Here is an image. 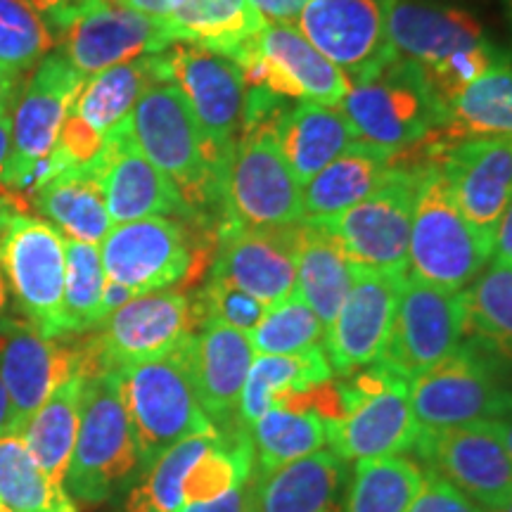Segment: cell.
Instances as JSON below:
<instances>
[{"label": "cell", "mask_w": 512, "mask_h": 512, "mask_svg": "<svg viewBox=\"0 0 512 512\" xmlns=\"http://www.w3.org/2000/svg\"><path fill=\"white\" fill-rule=\"evenodd\" d=\"M131 128L143 155L181 192L192 226L219 233L233 152L211 143L171 81L152 83L140 95L131 112Z\"/></svg>", "instance_id": "cell-1"}, {"label": "cell", "mask_w": 512, "mask_h": 512, "mask_svg": "<svg viewBox=\"0 0 512 512\" xmlns=\"http://www.w3.org/2000/svg\"><path fill=\"white\" fill-rule=\"evenodd\" d=\"M422 169H425V155L401 159L399 152L387 176L366 200L335 216L309 221L323 230L354 266L406 275Z\"/></svg>", "instance_id": "cell-2"}, {"label": "cell", "mask_w": 512, "mask_h": 512, "mask_svg": "<svg viewBox=\"0 0 512 512\" xmlns=\"http://www.w3.org/2000/svg\"><path fill=\"white\" fill-rule=\"evenodd\" d=\"M140 472L138 441L121 401L117 373L88 377L64 489L83 505H100L136 482Z\"/></svg>", "instance_id": "cell-3"}, {"label": "cell", "mask_w": 512, "mask_h": 512, "mask_svg": "<svg viewBox=\"0 0 512 512\" xmlns=\"http://www.w3.org/2000/svg\"><path fill=\"white\" fill-rule=\"evenodd\" d=\"M64 245L53 223L24 214L12 200H0V271L12 306L24 323L46 337L64 335Z\"/></svg>", "instance_id": "cell-4"}, {"label": "cell", "mask_w": 512, "mask_h": 512, "mask_svg": "<svg viewBox=\"0 0 512 512\" xmlns=\"http://www.w3.org/2000/svg\"><path fill=\"white\" fill-rule=\"evenodd\" d=\"M494 259V245L460 211L437 159L425 155L415 197L408 273L448 292H463Z\"/></svg>", "instance_id": "cell-5"}, {"label": "cell", "mask_w": 512, "mask_h": 512, "mask_svg": "<svg viewBox=\"0 0 512 512\" xmlns=\"http://www.w3.org/2000/svg\"><path fill=\"white\" fill-rule=\"evenodd\" d=\"M117 382L143 470L185 437L219 434L195 394L183 342L166 356L117 370Z\"/></svg>", "instance_id": "cell-6"}, {"label": "cell", "mask_w": 512, "mask_h": 512, "mask_svg": "<svg viewBox=\"0 0 512 512\" xmlns=\"http://www.w3.org/2000/svg\"><path fill=\"white\" fill-rule=\"evenodd\" d=\"M275 117L242 128L228 162L221 228L294 226L306 219L302 183L275 138Z\"/></svg>", "instance_id": "cell-7"}, {"label": "cell", "mask_w": 512, "mask_h": 512, "mask_svg": "<svg viewBox=\"0 0 512 512\" xmlns=\"http://www.w3.org/2000/svg\"><path fill=\"white\" fill-rule=\"evenodd\" d=\"M347 415L328 422V444L347 463L413 451L420 425L411 406V382L387 363L337 377Z\"/></svg>", "instance_id": "cell-8"}, {"label": "cell", "mask_w": 512, "mask_h": 512, "mask_svg": "<svg viewBox=\"0 0 512 512\" xmlns=\"http://www.w3.org/2000/svg\"><path fill=\"white\" fill-rule=\"evenodd\" d=\"M339 110L356 136L394 152L413 150L444 126L446 110L420 64L396 57L370 79L354 83Z\"/></svg>", "instance_id": "cell-9"}, {"label": "cell", "mask_w": 512, "mask_h": 512, "mask_svg": "<svg viewBox=\"0 0 512 512\" xmlns=\"http://www.w3.org/2000/svg\"><path fill=\"white\" fill-rule=\"evenodd\" d=\"M195 332L190 297L162 290L133 297L107 316L91 335L79 339L81 373L86 377L117 373L174 351Z\"/></svg>", "instance_id": "cell-10"}, {"label": "cell", "mask_w": 512, "mask_h": 512, "mask_svg": "<svg viewBox=\"0 0 512 512\" xmlns=\"http://www.w3.org/2000/svg\"><path fill=\"white\" fill-rule=\"evenodd\" d=\"M86 76L62 53H50L31 74L12 110L10 155L3 188L34 190L48 176L62 126L74 110Z\"/></svg>", "instance_id": "cell-11"}, {"label": "cell", "mask_w": 512, "mask_h": 512, "mask_svg": "<svg viewBox=\"0 0 512 512\" xmlns=\"http://www.w3.org/2000/svg\"><path fill=\"white\" fill-rule=\"evenodd\" d=\"M494 358L503 356L482 339L465 335L451 356L411 380V406L420 430L494 418L510 394L496 380Z\"/></svg>", "instance_id": "cell-12"}, {"label": "cell", "mask_w": 512, "mask_h": 512, "mask_svg": "<svg viewBox=\"0 0 512 512\" xmlns=\"http://www.w3.org/2000/svg\"><path fill=\"white\" fill-rule=\"evenodd\" d=\"M233 60L240 64L247 88H261L283 100L337 107L351 88L347 76L325 60L294 24H264Z\"/></svg>", "instance_id": "cell-13"}, {"label": "cell", "mask_w": 512, "mask_h": 512, "mask_svg": "<svg viewBox=\"0 0 512 512\" xmlns=\"http://www.w3.org/2000/svg\"><path fill=\"white\" fill-rule=\"evenodd\" d=\"M467 332L463 292H448L418 275H403L396 316L380 361L408 382L437 366L463 344Z\"/></svg>", "instance_id": "cell-14"}, {"label": "cell", "mask_w": 512, "mask_h": 512, "mask_svg": "<svg viewBox=\"0 0 512 512\" xmlns=\"http://www.w3.org/2000/svg\"><path fill=\"white\" fill-rule=\"evenodd\" d=\"M392 3L394 0H309L294 27L354 86L396 60L389 41Z\"/></svg>", "instance_id": "cell-15"}, {"label": "cell", "mask_w": 512, "mask_h": 512, "mask_svg": "<svg viewBox=\"0 0 512 512\" xmlns=\"http://www.w3.org/2000/svg\"><path fill=\"white\" fill-rule=\"evenodd\" d=\"M100 256L107 280L128 287L136 297L174 290L197 264L188 226L166 216L112 226L100 242Z\"/></svg>", "instance_id": "cell-16"}, {"label": "cell", "mask_w": 512, "mask_h": 512, "mask_svg": "<svg viewBox=\"0 0 512 512\" xmlns=\"http://www.w3.org/2000/svg\"><path fill=\"white\" fill-rule=\"evenodd\" d=\"M413 453L479 508H498L512 498V458L489 420L420 430Z\"/></svg>", "instance_id": "cell-17"}, {"label": "cell", "mask_w": 512, "mask_h": 512, "mask_svg": "<svg viewBox=\"0 0 512 512\" xmlns=\"http://www.w3.org/2000/svg\"><path fill=\"white\" fill-rule=\"evenodd\" d=\"M166 81L181 91L197 124L223 152H233L245 121L247 83L233 57L188 43L162 53Z\"/></svg>", "instance_id": "cell-18"}, {"label": "cell", "mask_w": 512, "mask_h": 512, "mask_svg": "<svg viewBox=\"0 0 512 512\" xmlns=\"http://www.w3.org/2000/svg\"><path fill=\"white\" fill-rule=\"evenodd\" d=\"M91 166L100 181L107 214L114 226L152 216L192 223L181 192L140 150L133 136L131 117L107 133Z\"/></svg>", "instance_id": "cell-19"}, {"label": "cell", "mask_w": 512, "mask_h": 512, "mask_svg": "<svg viewBox=\"0 0 512 512\" xmlns=\"http://www.w3.org/2000/svg\"><path fill=\"white\" fill-rule=\"evenodd\" d=\"M72 375H83L79 339L46 337L24 320L0 330V382L10 401L8 432L22 434L48 396Z\"/></svg>", "instance_id": "cell-20"}, {"label": "cell", "mask_w": 512, "mask_h": 512, "mask_svg": "<svg viewBox=\"0 0 512 512\" xmlns=\"http://www.w3.org/2000/svg\"><path fill=\"white\" fill-rule=\"evenodd\" d=\"M299 226L219 230L211 278L240 287L266 306L283 302L297 290Z\"/></svg>", "instance_id": "cell-21"}, {"label": "cell", "mask_w": 512, "mask_h": 512, "mask_svg": "<svg viewBox=\"0 0 512 512\" xmlns=\"http://www.w3.org/2000/svg\"><path fill=\"white\" fill-rule=\"evenodd\" d=\"M401 283L403 275L356 266L354 287L323 337L325 356L337 377L380 361L392 335Z\"/></svg>", "instance_id": "cell-22"}, {"label": "cell", "mask_w": 512, "mask_h": 512, "mask_svg": "<svg viewBox=\"0 0 512 512\" xmlns=\"http://www.w3.org/2000/svg\"><path fill=\"white\" fill-rule=\"evenodd\" d=\"M422 155L437 159L472 228L496 245V230L512 202V140L467 138Z\"/></svg>", "instance_id": "cell-23"}, {"label": "cell", "mask_w": 512, "mask_h": 512, "mask_svg": "<svg viewBox=\"0 0 512 512\" xmlns=\"http://www.w3.org/2000/svg\"><path fill=\"white\" fill-rule=\"evenodd\" d=\"M174 43L164 19L105 0L64 31L62 55L74 64L76 72L91 79L114 64L164 53Z\"/></svg>", "instance_id": "cell-24"}, {"label": "cell", "mask_w": 512, "mask_h": 512, "mask_svg": "<svg viewBox=\"0 0 512 512\" xmlns=\"http://www.w3.org/2000/svg\"><path fill=\"white\" fill-rule=\"evenodd\" d=\"M185 361L195 394L219 434L245 430L240 425V396L254 361L247 332L228 325H204L183 339Z\"/></svg>", "instance_id": "cell-25"}, {"label": "cell", "mask_w": 512, "mask_h": 512, "mask_svg": "<svg viewBox=\"0 0 512 512\" xmlns=\"http://www.w3.org/2000/svg\"><path fill=\"white\" fill-rule=\"evenodd\" d=\"M489 38L470 12L427 0H394L389 41L394 57L432 67L456 50Z\"/></svg>", "instance_id": "cell-26"}, {"label": "cell", "mask_w": 512, "mask_h": 512, "mask_svg": "<svg viewBox=\"0 0 512 512\" xmlns=\"http://www.w3.org/2000/svg\"><path fill=\"white\" fill-rule=\"evenodd\" d=\"M349 472L335 451H320L256 477L254 503L259 512H344Z\"/></svg>", "instance_id": "cell-27"}, {"label": "cell", "mask_w": 512, "mask_h": 512, "mask_svg": "<svg viewBox=\"0 0 512 512\" xmlns=\"http://www.w3.org/2000/svg\"><path fill=\"white\" fill-rule=\"evenodd\" d=\"M275 138L297 181L306 185L358 136L339 107L297 100L275 119Z\"/></svg>", "instance_id": "cell-28"}, {"label": "cell", "mask_w": 512, "mask_h": 512, "mask_svg": "<svg viewBox=\"0 0 512 512\" xmlns=\"http://www.w3.org/2000/svg\"><path fill=\"white\" fill-rule=\"evenodd\" d=\"M399 152L356 138L342 155L302 185L306 219H323L354 207L373 192Z\"/></svg>", "instance_id": "cell-29"}, {"label": "cell", "mask_w": 512, "mask_h": 512, "mask_svg": "<svg viewBox=\"0 0 512 512\" xmlns=\"http://www.w3.org/2000/svg\"><path fill=\"white\" fill-rule=\"evenodd\" d=\"M467 138L512 140V57L470 83L448 105L444 126L422 147L434 152Z\"/></svg>", "instance_id": "cell-30"}, {"label": "cell", "mask_w": 512, "mask_h": 512, "mask_svg": "<svg viewBox=\"0 0 512 512\" xmlns=\"http://www.w3.org/2000/svg\"><path fill=\"white\" fill-rule=\"evenodd\" d=\"M34 192L38 214L53 223L67 240L100 247L114 226L91 164L64 169L43 181Z\"/></svg>", "instance_id": "cell-31"}, {"label": "cell", "mask_w": 512, "mask_h": 512, "mask_svg": "<svg viewBox=\"0 0 512 512\" xmlns=\"http://www.w3.org/2000/svg\"><path fill=\"white\" fill-rule=\"evenodd\" d=\"M159 81H166L162 53L114 64L86 79L72 112L91 131L105 138L114 126L131 117L140 95Z\"/></svg>", "instance_id": "cell-32"}, {"label": "cell", "mask_w": 512, "mask_h": 512, "mask_svg": "<svg viewBox=\"0 0 512 512\" xmlns=\"http://www.w3.org/2000/svg\"><path fill=\"white\" fill-rule=\"evenodd\" d=\"M332 377L335 373L323 347L299 354L254 356L240 396V425L247 430L268 408H278L287 396L311 392Z\"/></svg>", "instance_id": "cell-33"}, {"label": "cell", "mask_w": 512, "mask_h": 512, "mask_svg": "<svg viewBox=\"0 0 512 512\" xmlns=\"http://www.w3.org/2000/svg\"><path fill=\"white\" fill-rule=\"evenodd\" d=\"M164 22L176 43L228 57L264 29L249 0H176Z\"/></svg>", "instance_id": "cell-34"}, {"label": "cell", "mask_w": 512, "mask_h": 512, "mask_svg": "<svg viewBox=\"0 0 512 512\" xmlns=\"http://www.w3.org/2000/svg\"><path fill=\"white\" fill-rule=\"evenodd\" d=\"M356 266L344 256L335 242L309 219L299 226V261L297 292L311 311L320 318L325 330L342 309L344 299L354 287Z\"/></svg>", "instance_id": "cell-35"}, {"label": "cell", "mask_w": 512, "mask_h": 512, "mask_svg": "<svg viewBox=\"0 0 512 512\" xmlns=\"http://www.w3.org/2000/svg\"><path fill=\"white\" fill-rule=\"evenodd\" d=\"M86 380L88 377L83 375H72L64 380L22 432L38 467L60 486H64V479H67L69 460H72L76 434H79Z\"/></svg>", "instance_id": "cell-36"}, {"label": "cell", "mask_w": 512, "mask_h": 512, "mask_svg": "<svg viewBox=\"0 0 512 512\" xmlns=\"http://www.w3.org/2000/svg\"><path fill=\"white\" fill-rule=\"evenodd\" d=\"M254 448L256 477H266L287 463L311 456L328 444V422L316 411L268 408L247 427Z\"/></svg>", "instance_id": "cell-37"}, {"label": "cell", "mask_w": 512, "mask_h": 512, "mask_svg": "<svg viewBox=\"0 0 512 512\" xmlns=\"http://www.w3.org/2000/svg\"><path fill=\"white\" fill-rule=\"evenodd\" d=\"M0 503L10 512H79L67 489L38 467L22 434H0Z\"/></svg>", "instance_id": "cell-38"}, {"label": "cell", "mask_w": 512, "mask_h": 512, "mask_svg": "<svg viewBox=\"0 0 512 512\" xmlns=\"http://www.w3.org/2000/svg\"><path fill=\"white\" fill-rule=\"evenodd\" d=\"M219 437L221 434H192L166 448L133 482L124 512H181L190 467Z\"/></svg>", "instance_id": "cell-39"}, {"label": "cell", "mask_w": 512, "mask_h": 512, "mask_svg": "<svg viewBox=\"0 0 512 512\" xmlns=\"http://www.w3.org/2000/svg\"><path fill=\"white\" fill-rule=\"evenodd\" d=\"M422 479L425 470L413 458L358 460L347 486L344 512H406Z\"/></svg>", "instance_id": "cell-40"}, {"label": "cell", "mask_w": 512, "mask_h": 512, "mask_svg": "<svg viewBox=\"0 0 512 512\" xmlns=\"http://www.w3.org/2000/svg\"><path fill=\"white\" fill-rule=\"evenodd\" d=\"M467 332L512 358V266L491 259L463 290Z\"/></svg>", "instance_id": "cell-41"}, {"label": "cell", "mask_w": 512, "mask_h": 512, "mask_svg": "<svg viewBox=\"0 0 512 512\" xmlns=\"http://www.w3.org/2000/svg\"><path fill=\"white\" fill-rule=\"evenodd\" d=\"M64 335L79 337L98 328L107 273L98 245L67 240L64 245Z\"/></svg>", "instance_id": "cell-42"}, {"label": "cell", "mask_w": 512, "mask_h": 512, "mask_svg": "<svg viewBox=\"0 0 512 512\" xmlns=\"http://www.w3.org/2000/svg\"><path fill=\"white\" fill-rule=\"evenodd\" d=\"M323 337L325 325L297 292L275 306H268L261 323L249 335L254 354L259 356L299 354L323 347Z\"/></svg>", "instance_id": "cell-43"}, {"label": "cell", "mask_w": 512, "mask_h": 512, "mask_svg": "<svg viewBox=\"0 0 512 512\" xmlns=\"http://www.w3.org/2000/svg\"><path fill=\"white\" fill-rule=\"evenodd\" d=\"M55 31L27 0H0V67L22 76L50 55Z\"/></svg>", "instance_id": "cell-44"}, {"label": "cell", "mask_w": 512, "mask_h": 512, "mask_svg": "<svg viewBox=\"0 0 512 512\" xmlns=\"http://www.w3.org/2000/svg\"><path fill=\"white\" fill-rule=\"evenodd\" d=\"M190 304L195 330L204 328V325H228V328L247 332V335H252L268 311V306L254 299L252 294L242 292L240 287L221 278H211V275L202 290H197L195 297H190Z\"/></svg>", "instance_id": "cell-45"}, {"label": "cell", "mask_w": 512, "mask_h": 512, "mask_svg": "<svg viewBox=\"0 0 512 512\" xmlns=\"http://www.w3.org/2000/svg\"><path fill=\"white\" fill-rule=\"evenodd\" d=\"M505 60H510V55L494 46L489 38H484V41L456 50V53H451L444 57V60L432 64V67H425L422 72H425V79L430 83L432 93L437 95V100L444 105V110H448V105H451L470 83H475L479 76Z\"/></svg>", "instance_id": "cell-46"}, {"label": "cell", "mask_w": 512, "mask_h": 512, "mask_svg": "<svg viewBox=\"0 0 512 512\" xmlns=\"http://www.w3.org/2000/svg\"><path fill=\"white\" fill-rule=\"evenodd\" d=\"M406 512H484V508H479L448 479L425 470V479Z\"/></svg>", "instance_id": "cell-47"}, {"label": "cell", "mask_w": 512, "mask_h": 512, "mask_svg": "<svg viewBox=\"0 0 512 512\" xmlns=\"http://www.w3.org/2000/svg\"><path fill=\"white\" fill-rule=\"evenodd\" d=\"M38 15L50 24V29L64 34L81 15L93 10L105 0H27Z\"/></svg>", "instance_id": "cell-48"}, {"label": "cell", "mask_w": 512, "mask_h": 512, "mask_svg": "<svg viewBox=\"0 0 512 512\" xmlns=\"http://www.w3.org/2000/svg\"><path fill=\"white\" fill-rule=\"evenodd\" d=\"M254 486H256V475L249 477L245 484L238 486V489L214 498V501L183 505L181 512H247L249 503H252L254 498Z\"/></svg>", "instance_id": "cell-49"}, {"label": "cell", "mask_w": 512, "mask_h": 512, "mask_svg": "<svg viewBox=\"0 0 512 512\" xmlns=\"http://www.w3.org/2000/svg\"><path fill=\"white\" fill-rule=\"evenodd\" d=\"M264 24H297L309 0H249Z\"/></svg>", "instance_id": "cell-50"}, {"label": "cell", "mask_w": 512, "mask_h": 512, "mask_svg": "<svg viewBox=\"0 0 512 512\" xmlns=\"http://www.w3.org/2000/svg\"><path fill=\"white\" fill-rule=\"evenodd\" d=\"M494 259L512 266V202H510V207L505 209L501 223H498Z\"/></svg>", "instance_id": "cell-51"}, {"label": "cell", "mask_w": 512, "mask_h": 512, "mask_svg": "<svg viewBox=\"0 0 512 512\" xmlns=\"http://www.w3.org/2000/svg\"><path fill=\"white\" fill-rule=\"evenodd\" d=\"M489 422L491 427H494V432L498 434V439L503 441L508 456L512 458V392L508 394V399H505L501 411H498Z\"/></svg>", "instance_id": "cell-52"}, {"label": "cell", "mask_w": 512, "mask_h": 512, "mask_svg": "<svg viewBox=\"0 0 512 512\" xmlns=\"http://www.w3.org/2000/svg\"><path fill=\"white\" fill-rule=\"evenodd\" d=\"M136 297L128 287L119 285V283H112V280H107L105 285V294H102V316H112L114 311L121 309V306L131 302V299Z\"/></svg>", "instance_id": "cell-53"}, {"label": "cell", "mask_w": 512, "mask_h": 512, "mask_svg": "<svg viewBox=\"0 0 512 512\" xmlns=\"http://www.w3.org/2000/svg\"><path fill=\"white\" fill-rule=\"evenodd\" d=\"M19 79L22 76L8 72V69L0 67V117L15 110V102H17V91H19Z\"/></svg>", "instance_id": "cell-54"}, {"label": "cell", "mask_w": 512, "mask_h": 512, "mask_svg": "<svg viewBox=\"0 0 512 512\" xmlns=\"http://www.w3.org/2000/svg\"><path fill=\"white\" fill-rule=\"evenodd\" d=\"M114 3L124 5V8H131L136 12H143V15L166 19L169 17L171 8H174L176 0H114Z\"/></svg>", "instance_id": "cell-55"}, {"label": "cell", "mask_w": 512, "mask_h": 512, "mask_svg": "<svg viewBox=\"0 0 512 512\" xmlns=\"http://www.w3.org/2000/svg\"><path fill=\"white\" fill-rule=\"evenodd\" d=\"M10 138H12V112L0 117V188H3L5 164H8V155H10Z\"/></svg>", "instance_id": "cell-56"}, {"label": "cell", "mask_w": 512, "mask_h": 512, "mask_svg": "<svg viewBox=\"0 0 512 512\" xmlns=\"http://www.w3.org/2000/svg\"><path fill=\"white\" fill-rule=\"evenodd\" d=\"M15 306H12V297L8 290V283H5L3 271H0V330L10 328L15 323Z\"/></svg>", "instance_id": "cell-57"}, {"label": "cell", "mask_w": 512, "mask_h": 512, "mask_svg": "<svg viewBox=\"0 0 512 512\" xmlns=\"http://www.w3.org/2000/svg\"><path fill=\"white\" fill-rule=\"evenodd\" d=\"M8 427H10V401H8V394H5L3 382H0V434L8 432Z\"/></svg>", "instance_id": "cell-58"}, {"label": "cell", "mask_w": 512, "mask_h": 512, "mask_svg": "<svg viewBox=\"0 0 512 512\" xmlns=\"http://www.w3.org/2000/svg\"><path fill=\"white\" fill-rule=\"evenodd\" d=\"M484 512H512V498H510V501H505L503 505H498V508H491V510H484Z\"/></svg>", "instance_id": "cell-59"}, {"label": "cell", "mask_w": 512, "mask_h": 512, "mask_svg": "<svg viewBox=\"0 0 512 512\" xmlns=\"http://www.w3.org/2000/svg\"><path fill=\"white\" fill-rule=\"evenodd\" d=\"M503 3H505V10H508V19L512 24V0H503Z\"/></svg>", "instance_id": "cell-60"}, {"label": "cell", "mask_w": 512, "mask_h": 512, "mask_svg": "<svg viewBox=\"0 0 512 512\" xmlns=\"http://www.w3.org/2000/svg\"><path fill=\"white\" fill-rule=\"evenodd\" d=\"M247 512H259V510H256V503H254V498H252V503H249V508H247Z\"/></svg>", "instance_id": "cell-61"}, {"label": "cell", "mask_w": 512, "mask_h": 512, "mask_svg": "<svg viewBox=\"0 0 512 512\" xmlns=\"http://www.w3.org/2000/svg\"><path fill=\"white\" fill-rule=\"evenodd\" d=\"M0 512H10V510H8V508H5V505H3V503H0Z\"/></svg>", "instance_id": "cell-62"}]
</instances>
